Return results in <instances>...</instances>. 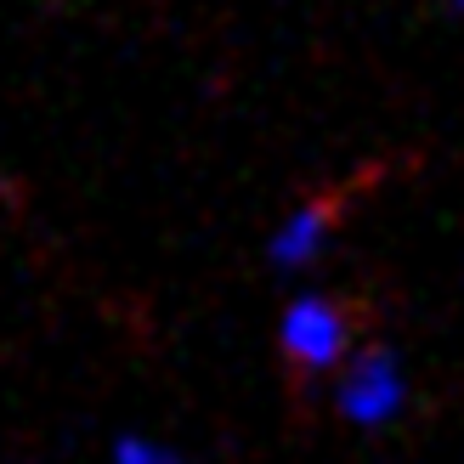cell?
Here are the masks:
<instances>
[{"label":"cell","mask_w":464,"mask_h":464,"mask_svg":"<svg viewBox=\"0 0 464 464\" xmlns=\"http://www.w3.org/2000/svg\"><path fill=\"white\" fill-rule=\"evenodd\" d=\"M340 408H345V420H357V425H380L402 408V374H397V362H391V352L374 345V352H362L352 362V374L340 385Z\"/></svg>","instance_id":"2"},{"label":"cell","mask_w":464,"mask_h":464,"mask_svg":"<svg viewBox=\"0 0 464 464\" xmlns=\"http://www.w3.org/2000/svg\"><path fill=\"white\" fill-rule=\"evenodd\" d=\"M357 334V312L340 306L329 295H306L284 312V357L295 362V374H323L345 357V345Z\"/></svg>","instance_id":"1"},{"label":"cell","mask_w":464,"mask_h":464,"mask_svg":"<svg viewBox=\"0 0 464 464\" xmlns=\"http://www.w3.org/2000/svg\"><path fill=\"white\" fill-rule=\"evenodd\" d=\"M113 464H181V459L165 453V448H153V442H142V436H125V442L113 448Z\"/></svg>","instance_id":"4"},{"label":"cell","mask_w":464,"mask_h":464,"mask_svg":"<svg viewBox=\"0 0 464 464\" xmlns=\"http://www.w3.org/2000/svg\"><path fill=\"white\" fill-rule=\"evenodd\" d=\"M334 216H340V204H334V198H312V204H300V210L284 221V232L272 238V261H277V266H306L312 255L329 244Z\"/></svg>","instance_id":"3"}]
</instances>
